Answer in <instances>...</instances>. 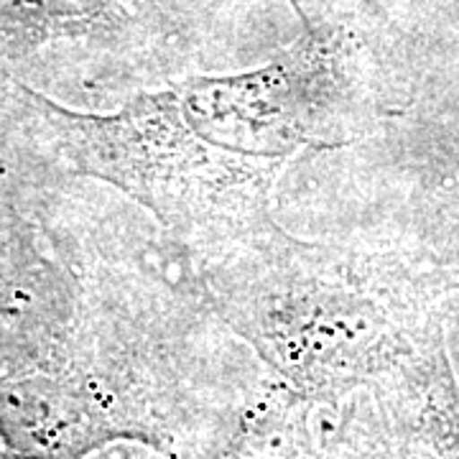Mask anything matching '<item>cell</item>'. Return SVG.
<instances>
[{
    "label": "cell",
    "instance_id": "6da1fadb",
    "mask_svg": "<svg viewBox=\"0 0 459 459\" xmlns=\"http://www.w3.org/2000/svg\"><path fill=\"white\" fill-rule=\"evenodd\" d=\"M368 0L299 18L261 65L195 72L138 90L115 110H80L3 74L11 123L59 181L95 179L153 214L179 261L271 225L281 177L304 151L347 146L373 110Z\"/></svg>",
    "mask_w": 459,
    "mask_h": 459
},
{
    "label": "cell",
    "instance_id": "7a4b0ae2",
    "mask_svg": "<svg viewBox=\"0 0 459 459\" xmlns=\"http://www.w3.org/2000/svg\"><path fill=\"white\" fill-rule=\"evenodd\" d=\"M222 325L184 281L80 265L72 309L16 340L0 365V457L87 459L138 444L212 459L250 385L210 377Z\"/></svg>",
    "mask_w": 459,
    "mask_h": 459
},
{
    "label": "cell",
    "instance_id": "3957f363",
    "mask_svg": "<svg viewBox=\"0 0 459 459\" xmlns=\"http://www.w3.org/2000/svg\"><path fill=\"white\" fill-rule=\"evenodd\" d=\"M181 265L214 319L312 406L373 388L444 337L403 263L296 238L276 220Z\"/></svg>",
    "mask_w": 459,
    "mask_h": 459
},
{
    "label": "cell",
    "instance_id": "277c9868",
    "mask_svg": "<svg viewBox=\"0 0 459 459\" xmlns=\"http://www.w3.org/2000/svg\"><path fill=\"white\" fill-rule=\"evenodd\" d=\"M230 0H0V74L39 90L47 72L120 102L222 51Z\"/></svg>",
    "mask_w": 459,
    "mask_h": 459
},
{
    "label": "cell",
    "instance_id": "5b68a950",
    "mask_svg": "<svg viewBox=\"0 0 459 459\" xmlns=\"http://www.w3.org/2000/svg\"><path fill=\"white\" fill-rule=\"evenodd\" d=\"M54 184L21 141L0 90V329L13 337L59 322L77 291L80 261L47 220L44 195Z\"/></svg>",
    "mask_w": 459,
    "mask_h": 459
},
{
    "label": "cell",
    "instance_id": "8992f818",
    "mask_svg": "<svg viewBox=\"0 0 459 459\" xmlns=\"http://www.w3.org/2000/svg\"><path fill=\"white\" fill-rule=\"evenodd\" d=\"M355 395L380 459H459V380L444 337Z\"/></svg>",
    "mask_w": 459,
    "mask_h": 459
},
{
    "label": "cell",
    "instance_id": "52a82bcc",
    "mask_svg": "<svg viewBox=\"0 0 459 459\" xmlns=\"http://www.w3.org/2000/svg\"><path fill=\"white\" fill-rule=\"evenodd\" d=\"M314 409L263 370L240 398L212 459H309Z\"/></svg>",
    "mask_w": 459,
    "mask_h": 459
},
{
    "label": "cell",
    "instance_id": "ba28073f",
    "mask_svg": "<svg viewBox=\"0 0 459 459\" xmlns=\"http://www.w3.org/2000/svg\"><path fill=\"white\" fill-rule=\"evenodd\" d=\"M309 459H380L358 395H350L334 406L314 409V442Z\"/></svg>",
    "mask_w": 459,
    "mask_h": 459
},
{
    "label": "cell",
    "instance_id": "9c48e42d",
    "mask_svg": "<svg viewBox=\"0 0 459 459\" xmlns=\"http://www.w3.org/2000/svg\"><path fill=\"white\" fill-rule=\"evenodd\" d=\"M327 3H332V0H289L294 18L304 16V13H312V11L322 8V5H327Z\"/></svg>",
    "mask_w": 459,
    "mask_h": 459
},
{
    "label": "cell",
    "instance_id": "30bf717a",
    "mask_svg": "<svg viewBox=\"0 0 459 459\" xmlns=\"http://www.w3.org/2000/svg\"><path fill=\"white\" fill-rule=\"evenodd\" d=\"M11 344H13V334H11V332H5V329H0V365H3L5 358H8Z\"/></svg>",
    "mask_w": 459,
    "mask_h": 459
}]
</instances>
